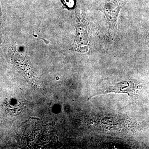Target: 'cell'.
<instances>
[{
    "label": "cell",
    "instance_id": "5",
    "mask_svg": "<svg viewBox=\"0 0 149 149\" xmlns=\"http://www.w3.org/2000/svg\"><path fill=\"white\" fill-rule=\"evenodd\" d=\"M0 46H1V44H0Z\"/></svg>",
    "mask_w": 149,
    "mask_h": 149
},
{
    "label": "cell",
    "instance_id": "4",
    "mask_svg": "<svg viewBox=\"0 0 149 149\" xmlns=\"http://www.w3.org/2000/svg\"><path fill=\"white\" fill-rule=\"evenodd\" d=\"M146 42L147 45L149 47V34H148V35L146 36Z\"/></svg>",
    "mask_w": 149,
    "mask_h": 149
},
{
    "label": "cell",
    "instance_id": "1",
    "mask_svg": "<svg viewBox=\"0 0 149 149\" xmlns=\"http://www.w3.org/2000/svg\"><path fill=\"white\" fill-rule=\"evenodd\" d=\"M141 88L139 84L131 81L122 82L116 85L112 90H109L107 92H113L115 93H126L132 94L135 93L136 90Z\"/></svg>",
    "mask_w": 149,
    "mask_h": 149
},
{
    "label": "cell",
    "instance_id": "3",
    "mask_svg": "<svg viewBox=\"0 0 149 149\" xmlns=\"http://www.w3.org/2000/svg\"><path fill=\"white\" fill-rule=\"evenodd\" d=\"M3 21V13L0 2V40H1L2 36Z\"/></svg>",
    "mask_w": 149,
    "mask_h": 149
},
{
    "label": "cell",
    "instance_id": "2",
    "mask_svg": "<svg viewBox=\"0 0 149 149\" xmlns=\"http://www.w3.org/2000/svg\"><path fill=\"white\" fill-rule=\"evenodd\" d=\"M3 107L5 110L9 114L15 116L21 112L22 104L16 99L10 98L4 102Z\"/></svg>",
    "mask_w": 149,
    "mask_h": 149
}]
</instances>
